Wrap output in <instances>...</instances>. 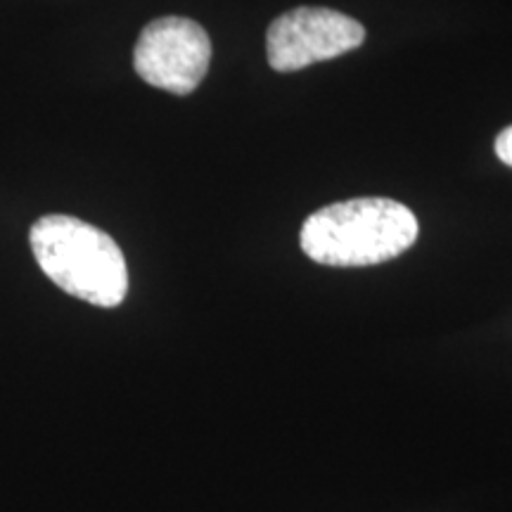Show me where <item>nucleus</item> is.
Masks as SVG:
<instances>
[{"label":"nucleus","instance_id":"1","mask_svg":"<svg viewBox=\"0 0 512 512\" xmlns=\"http://www.w3.org/2000/svg\"><path fill=\"white\" fill-rule=\"evenodd\" d=\"M418 219L401 202L358 197L318 209L304 221L302 249L323 266L356 268L396 259L418 238Z\"/></svg>","mask_w":512,"mask_h":512},{"label":"nucleus","instance_id":"2","mask_svg":"<svg viewBox=\"0 0 512 512\" xmlns=\"http://www.w3.org/2000/svg\"><path fill=\"white\" fill-rule=\"evenodd\" d=\"M31 252L53 283L83 302L114 309L128 292L124 252L105 230L74 216H43L31 226Z\"/></svg>","mask_w":512,"mask_h":512},{"label":"nucleus","instance_id":"3","mask_svg":"<svg viewBox=\"0 0 512 512\" xmlns=\"http://www.w3.org/2000/svg\"><path fill=\"white\" fill-rule=\"evenodd\" d=\"M211 41L200 24L188 17H159L140 34L133 67L150 86L188 95L207 76Z\"/></svg>","mask_w":512,"mask_h":512},{"label":"nucleus","instance_id":"4","mask_svg":"<svg viewBox=\"0 0 512 512\" xmlns=\"http://www.w3.org/2000/svg\"><path fill=\"white\" fill-rule=\"evenodd\" d=\"M363 41L366 29L354 17L328 8H297L268 27V64L275 72H299L356 50Z\"/></svg>","mask_w":512,"mask_h":512},{"label":"nucleus","instance_id":"5","mask_svg":"<svg viewBox=\"0 0 512 512\" xmlns=\"http://www.w3.org/2000/svg\"><path fill=\"white\" fill-rule=\"evenodd\" d=\"M496 155L503 164L512 166V126L501 131V136L496 138Z\"/></svg>","mask_w":512,"mask_h":512}]
</instances>
